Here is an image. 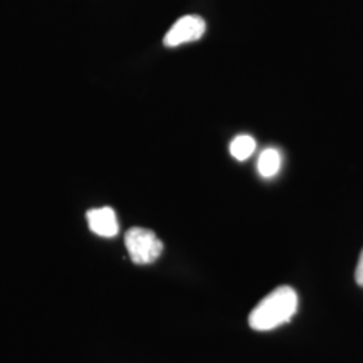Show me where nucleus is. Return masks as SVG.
<instances>
[{"instance_id":"7ed1b4c3","label":"nucleus","mask_w":363,"mask_h":363,"mask_svg":"<svg viewBox=\"0 0 363 363\" xmlns=\"http://www.w3.org/2000/svg\"><path fill=\"white\" fill-rule=\"evenodd\" d=\"M205 31L206 22L199 15H184L171 26L163 43L167 48H177L202 38Z\"/></svg>"},{"instance_id":"39448f33","label":"nucleus","mask_w":363,"mask_h":363,"mask_svg":"<svg viewBox=\"0 0 363 363\" xmlns=\"http://www.w3.org/2000/svg\"><path fill=\"white\" fill-rule=\"evenodd\" d=\"M280 167H281V155L277 150L268 148L259 154L257 169L261 177L272 178L280 171Z\"/></svg>"},{"instance_id":"f257e3e1","label":"nucleus","mask_w":363,"mask_h":363,"mask_svg":"<svg viewBox=\"0 0 363 363\" xmlns=\"http://www.w3.org/2000/svg\"><path fill=\"white\" fill-rule=\"evenodd\" d=\"M298 311V295L291 286H277L259 301L249 315V325L256 331H269L289 322Z\"/></svg>"},{"instance_id":"423d86ee","label":"nucleus","mask_w":363,"mask_h":363,"mask_svg":"<svg viewBox=\"0 0 363 363\" xmlns=\"http://www.w3.org/2000/svg\"><path fill=\"white\" fill-rule=\"evenodd\" d=\"M256 150V142L249 135H241L237 136L233 142L230 143V154L237 160H247L249 156L255 152Z\"/></svg>"},{"instance_id":"20e7f679","label":"nucleus","mask_w":363,"mask_h":363,"mask_svg":"<svg viewBox=\"0 0 363 363\" xmlns=\"http://www.w3.org/2000/svg\"><path fill=\"white\" fill-rule=\"evenodd\" d=\"M89 229L100 237H115L118 233L116 213L112 208H91L86 213Z\"/></svg>"},{"instance_id":"0eeeda50","label":"nucleus","mask_w":363,"mask_h":363,"mask_svg":"<svg viewBox=\"0 0 363 363\" xmlns=\"http://www.w3.org/2000/svg\"><path fill=\"white\" fill-rule=\"evenodd\" d=\"M355 281L358 286L363 288V249L359 259H358V264H357V269H355Z\"/></svg>"},{"instance_id":"f03ea898","label":"nucleus","mask_w":363,"mask_h":363,"mask_svg":"<svg viewBox=\"0 0 363 363\" xmlns=\"http://www.w3.org/2000/svg\"><path fill=\"white\" fill-rule=\"evenodd\" d=\"M124 242L130 259L138 265L152 264L163 252V242L152 230L144 228H130Z\"/></svg>"}]
</instances>
